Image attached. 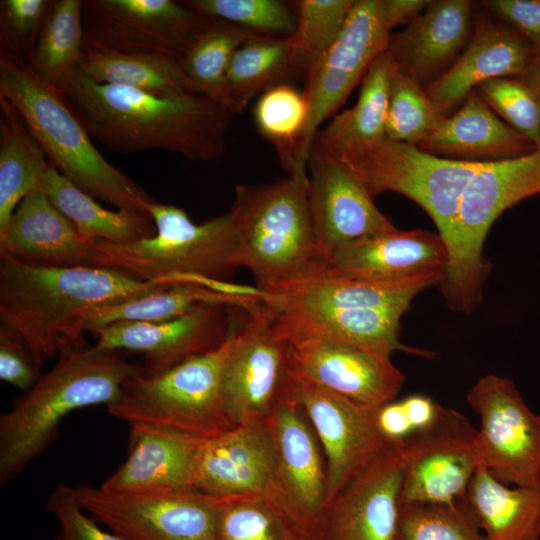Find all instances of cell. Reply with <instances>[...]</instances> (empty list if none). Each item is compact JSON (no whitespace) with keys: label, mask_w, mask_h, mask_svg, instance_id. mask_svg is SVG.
<instances>
[{"label":"cell","mask_w":540,"mask_h":540,"mask_svg":"<svg viewBox=\"0 0 540 540\" xmlns=\"http://www.w3.org/2000/svg\"><path fill=\"white\" fill-rule=\"evenodd\" d=\"M111 268L38 267L0 256V321L27 343L40 370L71 348H85V319L96 308L170 286Z\"/></svg>","instance_id":"1"},{"label":"cell","mask_w":540,"mask_h":540,"mask_svg":"<svg viewBox=\"0 0 540 540\" xmlns=\"http://www.w3.org/2000/svg\"><path fill=\"white\" fill-rule=\"evenodd\" d=\"M92 139L110 150H161L213 160L226 149L232 111L200 94L159 96L101 84L79 72L67 95Z\"/></svg>","instance_id":"2"},{"label":"cell","mask_w":540,"mask_h":540,"mask_svg":"<svg viewBox=\"0 0 540 540\" xmlns=\"http://www.w3.org/2000/svg\"><path fill=\"white\" fill-rule=\"evenodd\" d=\"M117 352L93 346L66 349L13 401L0 418L1 485L14 480L47 450L69 414L93 405L107 407L118 399L127 380L144 373L142 365Z\"/></svg>","instance_id":"3"},{"label":"cell","mask_w":540,"mask_h":540,"mask_svg":"<svg viewBox=\"0 0 540 540\" xmlns=\"http://www.w3.org/2000/svg\"><path fill=\"white\" fill-rule=\"evenodd\" d=\"M0 97L15 107L60 174L96 200L150 217L146 206L155 199L102 156L68 97L40 79L25 61L3 51Z\"/></svg>","instance_id":"4"},{"label":"cell","mask_w":540,"mask_h":540,"mask_svg":"<svg viewBox=\"0 0 540 540\" xmlns=\"http://www.w3.org/2000/svg\"><path fill=\"white\" fill-rule=\"evenodd\" d=\"M147 212L156 233L127 243L97 241L89 245L90 266L126 272L157 283H185L191 279L230 282L243 267L237 218L225 213L194 223L175 205L154 200Z\"/></svg>","instance_id":"5"},{"label":"cell","mask_w":540,"mask_h":540,"mask_svg":"<svg viewBox=\"0 0 540 540\" xmlns=\"http://www.w3.org/2000/svg\"><path fill=\"white\" fill-rule=\"evenodd\" d=\"M231 207L243 267L252 273L258 290L325 268L312 225L308 179L288 175L269 183L240 184Z\"/></svg>","instance_id":"6"},{"label":"cell","mask_w":540,"mask_h":540,"mask_svg":"<svg viewBox=\"0 0 540 540\" xmlns=\"http://www.w3.org/2000/svg\"><path fill=\"white\" fill-rule=\"evenodd\" d=\"M539 192L538 150L483 162L470 178L459 201L448 261L438 284L451 308L470 313L477 307L490 269L482 250L491 225L506 209Z\"/></svg>","instance_id":"7"},{"label":"cell","mask_w":540,"mask_h":540,"mask_svg":"<svg viewBox=\"0 0 540 540\" xmlns=\"http://www.w3.org/2000/svg\"><path fill=\"white\" fill-rule=\"evenodd\" d=\"M234 327L228 338L210 352L162 373H141L127 380L118 399L107 406L108 412L128 424L160 425L201 439L234 427L222 394V371Z\"/></svg>","instance_id":"8"},{"label":"cell","mask_w":540,"mask_h":540,"mask_svg":"<svg viewBox=\"0 0 540 540\" xmlns=\"http://www.w3.org/2000/svg\"><path fill=\"white\" fill-rule=\"evenodd\" d=\"M339 160L352 170L373 198L393 191L420 205L434 221L447 251L453 240L462 192L483 163L439 157L387 137Z\"/></svg>","instance_id":"9"},{"label":"cell","mask_w":540,"mask_h":540,"mask_svg":"<svg viewBox=\"0 0 540 540\" xmlns=\"http://www.w3.org/2000/svg\"><path fill=\"white\" fill-rule=\"evenodd\" d=\"M73 492L89 516L126 540H219L224 497L196 489L118 493L88 485Z\"/></svg>","instance_id":"10"},{"label":"cell","mask_w":540,"mask_h":540,"mask_svg":"<svg viewBox=\"0 0 540 540\" xmlns=\"http://www.w3.org/2000/svg\"><path fill=\"white\" fill-rule=\"evenodd\" d=\"M381 0H356L333 44L313 63L303 93L308 120L296 152L292 176L307 178V164L315 136L324 120L345 102L375 59L390 43Z\"/></svg>","instance_id":"11"},{"label":"cell","mask_w":540,"mask_h":540,"mask_svg":"<svg viewBox=\"0 0 540 540\" xmlns=\"http://www.w3.org/2000/svg\"><path fill=\"white\" fill-rule=\"evenodd\" d=\"M480 417L477 442L482 465L499 481L537 486L540 479V414L506 377H481L467 394Z\"/></svg>","instance_id":"12"},{"label":"cell","mask_w":540,"mask_h":540,"mask_svg":"<svg viewBox=\"0 0 540 540\" xmlns=\"http://www.w3.org/2000/svg\"><path fill=\"white\" fill-rule=\"evenodd\" d=\"M85 47L181 61L209 18L174 0H84Z\"/></svg>","instance_id":"13"},{"label":"cell","mask_w":540,"mask_h":540,"mask_svg":"<svg viewBox=\"0 0 540 540\" xmlns=\"http://www.w3.org/2000/svg\"><path fill=\"white\" fill-rule=\"evenodd\" d=\"M279 394L297 404L326 456L327 504L387 441L376 425V409L292 375L286 369ZM327 506V505H326Z\"/></svg>","instance_id":"14"},{"label":"cell","mask_w":540,"mask_h":540,"mask_svg":"<svg viewBox=\"0 0 540 540\" xmlns=\"http://www.w3.org/2000/svg\"><path fill=\"white\" fill-rule=\"evenodd\" d=\"M288 341L261 302L237 321L222 371L226 412L236 426L265 420L279 395L286 371Z\"/></svg>","instance_id":"15"},{"label":"cell","mask_w":540,"mask_h":540,"mask_svg":"<svg viewBox=\"0 0 540 540\" xmlns=\"http://www.w3.org/2000/svg\"><path fill=\"white\" fill-rule=\"evenodd\" d=\"M405 461L399 503L465 498L483 466L477 429L459 411L440 406L435 420L403 441Z\"/></svg>","instance_id":"16"},{"label":"cell","mask_w":540,"mask_h":540,"mask_svg":"<svg viewBox=\"0 0 540 540\" xmlns=\"http://www.w3.org/2000/svg\"><path fill=\"white\" fill-rule=\"evenodd\" d=\"M240 308L225 302H201L167 321L119 322L89 333L96 339V350L139 354L144 374L156 375L219 347L238 321Z\"/></svg>","instance_id":"17"},{"label":"cell","mask_w":540,"mask_h":540,"mask_svg":"<svg viewBox=\"0 0 540 540\" xmlns=\"http://www.w3.org/2000/svg\"><path fill=\"white\" fill-rule=\"evenodd\" d=\"M404 468L403 441L388 443L344 484L308 535L395 540Z\"/></svg>","instance_id":"18"},{"label":"cell","mask_w":540,"mask_h":540,"mask_svg":"<svg viewBox=\"0 0 540 540\" xmlns=\"http://www.w3.org/2000/svg\"><path fill=\"white\" fill-rule=\"evenodd\" d=\"M193 487L218 497H264L292 522L267 419L239 424L205 439L196 457Z\"/></svg>","instance_id":"19"},{"label":"cell","mask_w":540,"mask_h":540,"mask_svg":"<svg viewBox=\"0 0 540 540\" xmlns=\"http://www.w3.org/2000/svg\"><path fill=\"white\" fill-rule=\"evenodd\" d=\"M307 168L309 209L325 267L341 248L396 228L352 170L315 142Z\"/></svg>","instance_id":"20"},{"label":"cell","mask_w":540,"mask_h":540,"mask_svg":"<svg viewBox=\"0 0 540 540\" xmlns=\"http://www.w3.org/2000/svg\"><path fill=\"white\" fill-rule=\"evenodd\" d=\"M285 338L289 373L361 404L393 401L405 382L390 356L315 337Z\"/></svg>","instance_id":"21"},{"label":"cell","mask_w":540,"mask_h":540,"mask_svg":"<svg viewBox=\"0 0 540 540\" xmlns=\"http://www.w3.org/2000/svg\"><path fill=\"white\" fill-rule=\"evenodd\" d=\"M443 276L376 280L323 269L312 275L260 291L261 302L274 312L399 309L406 311L423 289Z\"/></svg>","instance_id":"22"},{"label":"cell","mask_w":540,"mask_h":540,"mask_svg":"<svg viewBox=\"0 0 540 540\" xmlns=\"http://www.w3.org/2000/svg\"><path fill=\"white\" fill-rule=\"evenodd\" d=\"M290 517L310 534L327 505L326 466L303 410L278 395L267 417Z\"/></svg>","instance_id":"23"},{"label":"cell","mask_w":540,"mask_h":540,"mask_svg":"<svg viewBox=\"0 0 540 540\" xmlns=\"http://www.w3.org/2000/svg\"><path fill=\"white\" fill-rule=\"evenodd\" d=\"M204 440L160 425L130 423L128 456L100 487L118 493L194 489Z\"/></svg>","instance_id":"24"},{"label":"cell","mask_w":540,"mask_h":540,"mask_svg":"<svg viewBox=\"0 0 540 540\" xmlns=\"http://www.w3.org/2000/svg\"><path fill=\"white\" fill-rule=\"evenodd\" d=\"M535 57L531 44L512 27L482 23L464 53L432 81L426 94L445 116L475 86L496 78H522Z\"/></svg>","instance_id":"25"},{"label":"cell","mask_w":540,"mask_h":540,"mask_svg":"<svg viewBox=\"0 0 540 540\" xmlns=\"http://www.w3.org/2000/svg\"><path fill=\"white\" fill-rule=\"evenodd\" d=\"M447 248L428 230H393L372 235L338 250L324 269L376 280L444 275Z\"/></svg>","instance_id":"26"},{"label":"cell","mask_w":540,"mask_h":540,"mask_svg":"<svg viewBox=\"0 0 540 540\" xmlns=\"http://www.w3.org/2000/svg\"><path fill=\"white\" fill-rule=\"evenodd\" d=\"M89 244L39 189L28 194L0 230V256L38 267L90 266Z\"/></svg>","instance_id":"27"},{"label":"cell","mask_w":540,"mask_h":540,"mask_svg":"<svg viewBox=\"0 0 540 540\" xmlns=\"http://www.w3.org/2000/svg\"><path fill=\"white\" fill-rule=\"evenodd\" d=\"M470 16L467 0L430 1L407 29L390 38L387 51L397 67L420 85L442 74L462 48L468 37Z\"/></svg>","instance_id":"28"},{"label":"cell","mask_w":540,"mask_h":540,"mask_svg":"<svg viewBox=\"0 0 540 540\" xmlns=\"http://www.w3.org/2000/svg\"><path fill=\"white\" fill-rule=\"evenodd\" d=\"M418 147L434 155L475 162L516 158L537 150L531 141L500 120L474 92L453 116H444Z\"/></svg>","instance_id":"29"},{"label":"cell","mask_w":540,"mask_h":540,"mask_svg":"<svg viewBox=\"0 0 540 540\" xmlns=\"http://www.w3.org/2000/svg\"><path fill=\"white\" fill-rule=\"evenodd\" d=\"M269 311L285 337H315L357 346L390 357L395 351L431 356V352L406 346L399 341L400 319L405 312L403 310Z\"/></svg>","instance_id":"30"},{"label":"cell","mask_w":540,"mask_h":540,"mask_svg":"<svg viewBox=\"0 0 540 540\" xmlns=\"http://www.w3.org/2000/svg\"><path fill=\"white\" fill-rule=\"evenodd\" d=\"M391 57L378 56L363 77L354 106L333 117L314 142L338 159L366 150L386 138Z\"/></svg>","instance_id":"31"},{"label":"cell","mask_w":540,"mask_h":540,"mask_svg":"<svg viewBox=\"0 0 540 540\" xmlns=\"http://www.w3.org/2000/svg\"><path fill=\"white\" fill-rule=\"evenodd\" d=\"M466 499L486 540H540L539 485L509 487L481 466Z\"/></svg>","instance_id":"32"},{"label":"cell","mask_w":540,"mask_h":540,"mask_svg":"<svg viewBox=\"0 0 540 540\" xmlns=\"http://www.w3.org/2000/svg\"><path fill=\"white\" fill-rule=\"evenodd\" d=\"M40 189L89 245L97 241L127 243L156 233L150 217L104 208L51 165Z\"/></svg>","instance_id":"33"},{"label":"cell","mask_w":540,"mask_h":540,"mask_svg":"<svg viewBox=\"0 0 540 540\" xmlns=\"http://www.w3.org/2000/svg\"><path fill=\"white\" fill-rule=\"evenodd\" d=\"M308 73L288 38L259 36L244 42L227 71V91L234 114L271 87L293 84Z\"/></svg>","instance_id":"34"},{"label":"cell","mask_w":540,"mask_h":540,"mask_svg":"<svg viewBox=\"0 0 540 540\" xmlns=\"http://www.w3.org/2000/svg\"><path fill=\"white\" fill-rule=\"evenodd\" d=\"M80 72L101 84L159 96L199 94L180 61L163 55L85 47Z\"/></svg>","instance_id":"35"},{"label":"cell","mask_w":540,"mask_h":540,"mask_svg":"<svg viewBox=\"0 0 540 540\" xmlns=\"http://www.w3.org/2000/svg\"><path fill=\"white\" fill-rule=\"evenodd\" d=\"M50 163L15 107L0 97V230L18 204L39 190Z\"/></svg>","instance_id":"36"},{"label":"cell","mask_w":540,"mask_h":540,"mask_svg":"<svg viewBox=\"0 0 540 540\" xmlns=\"http://www.w3.org/2000/svg\"><path fill=\"white\" fill-rule=\"evenodd\" d=\"M83 0H53L26 63L44 82L66 96L84 56Z\"/></svg>","instance_id":"37"},{"label":"cell","mask_w":540,"mask_h":540,"mask_svg":"<svg viewBox=\"0 0 540 540\" xmlns=\"http://www.w3.org/2000/svg\"><path fill=\"white\" fill-rule=\"evenodd\" d=\"M259 36L263 35L223 20L209 18L204 29L185 52L180 61L181 66L200 95L232 111L226 82L230 61L244 42Z\"/></svg>","instance_id":"38"},{"label":"cell","mask_w":540,"mask_h":540,"mask_svg":"<svg viewBox=\"0 0 540 540\" xmlns=\"http://www.w3.org/2000/svg\"><path fill=\"white\" fill-rule=\"evenodd\" d=\"M241 296L217 292L194 283H175L150 293L91 311L85 330L119 322H163L181 316L201 302L239 304Z\"/></svg>","instance_id":"39"},{"label":"cell","mask_w":540,"mask_h":540,"mask_svg":"<svg viewBox=\"0 0 540 540\" xmlns=\"http://www.w3.org/2000/svg\"><path fill=\"white\" fill-rule=\"evenodd\" d=\"M303 91L281 84L263 92L256 101L253 118L259 133L275 148L288 175L295 170L296 152L308 120Z\"/></svg>","instance_id":"40"},{"label":"cell","mask_w":540,"mask_h":540,"mask_svg":"<svg viewBox=\"0 0 540 540\" xmlns=\"http://www.w3.org/2000/svg\"><path fill=\"white\" fill-rule=\"evenodd\" d=\"M395 540H486L465 498L399 503Z\"/></svg>","instance_id":"41"},{"label":"cell","mask_w":540,"mask_h":540,"mask_svg":"<svg viewBox=\"0 0 540 540\" xmlns=\"http://www.w3.org/2000/svg\"><path fill=\"white\" fill-rule=\"evenodd\" d=\"M443 117L420 85L405 75L391 58L386 137L420 146Z\"/></svg>","instance_id":"42"},{"label":"cell","mask_w":540,"mask_h":540,"mask_svg":"<svg viewBox=\"0 0 540 540\" xmlns=\"http://www.w3.org/2000/svg\"><path fill=\"white\" fill-rule=\"evenodd\" d=\"M300 533L287 515L264 497H224L219 540H294Z\"/></svg>","instance_id":"43"},{"label":"cell","mask_w":540,"mask_h":540,"mask_svg":"<svg viewBox=\"0 0 540 540\" xmlns=\"http://www.w3.org/2000/svg\"><path fill=\"white\" fill-rule=\"evenodd\" d=\"M356 0H298L290 2L296 27L287 37L309 71L342 31Z\"/></svg>","instance_id":"44"},{"label":"cell","mask_w":540,"mask_h":540,"mask_svg":"<svg viewBox=\"0 0 540 540\" xmlns=\"http://www.w3.org/2000/svg\"><path fill=\"white\" fill-rule=\"evenodd\" d=\"M208 18L229 22L268 37H289L296 27L290 2L279 0H183Z\"/></svg>","instance_id":"45"},{"label":"cell","mask_w":540,"mask_h":540,"mask_svg":"<svg viewBox=\"0 0 540 540\" xmlns=\"http://www.w3.org/2000/svg\"><path fill=\"white\" fill-rule=\"evenodd\" d=\"M481 96L516 131L540 145L538 95L520 78H496L478 86Z\"/></svg>","instance_id":"46"},{"label":"cell","mask_w":540,"mask_h":540,"mask_svg":"<svg viewBox=\"0 0 540 540\" xmlns=\"http://www.w3.org/2000/svg\"><path fill=\"white\" fill-rule=\"evenodd\" d=\"M52 3L50 0H1L0 51L26 62Z\"/></svg>","instance_id":"47"},{"label":"cell","mask_w":540,"mask_h":540,"mask_svg":"<svg viewBox=\"0 0 540 540\" xmlns=\"http://www.w3.org/2000/svg\"><path fill=\"white\" fill-rule=\"evenodd\" d=\"M46 509L56 518L62 540H126L102 529L79 505L69 485L60 483L52 490Z\"/></svg>","instance_id":"48"},{"label":"cell","mask_w":540,"mask_h":540,"mask_svg":"<svg viewBox=\"0 0 540 540\" xmlns=\"http://www.w3.org/2000/svg\"><path fill=\"white\" fill-rule=\"evenodd\" d=\"M32 353L13 328L0 325V378L23 391L29 390L40 377Z\"/></svg>","instance_id":"49"},{"label":"cell","mask_w":540,"mask_h":540,"mask_svg":"<svg viewBox=\"0 0 540 540\" xmlns=\"http://www.w3.org/2000/svg\"><path fill=\"white\" fill-rule=\"evenodd\" d=\"M486 3L520 33L540 57V0H493Z\"/></svg>","instance_id":"50"},{"label":"cell","mask_w":540,"mask_h":540,"mask_svg":"<svg viewBox=\"0 0 540 540\" xmlns=\"http://www.w3.org/2000/svg\"><path fill=\"white\" fill-rule=\"evenodd\" d=\"M376 425L389 442H400L414 433L401 400H393L376 409Z\"/></svg>","instance_id":"51"},{"label":"cell","mask_w":540,"mask_h":540,"mask_svg":"<svg viewBox=\"0 0 540 540\" xmlns=\"http://www.w3.org/2000/svg\"><path fill=\"white\" fill-rule=\"evenodd\" d=\"M430 3L425 0H381L385 24L389 30L412 22Z\"/></svg>","instance_id":"52"},{"label":"cell","mask_w":540,"mask_h":540,"mask_svg":"<svg viewBox=\"0 0 540 540\" xmlns=\"http://www.w3.org/2000/svg\"><path fill=\"white\" fill-rule=\"evenodd\" d=\"M401 403L414 429V433L431 424L441 406L430 397L422 394L407 396L401 399Z\"/></svg>","instance_id":"53"},{"label":"cell","mask_w":540,"mask_h":540,"mask_svg":"<svg viewBox=\"0 0 540 540\" xmlns=\"http://www.w3.org/2000/svg\"><path fill=\"white\" fill-rule=\"evenodd\" d=\"M520 79L540 96V57H535L526 74Z\"/></svg>","instance_id":"54"},{"label":"cell","mask_w":540,"mask_h":540,"mask_svg":"<svg viewBox=\"0 0 540 540\" xmlns=\"http://www.w3.org/2000/svg\"><path fill=\"white\" fill-rule=\"evenodd\" d=\"M294 540H317L314 537L306 534H298Z\"/></svg>","instance_id":"55"},{"label":"cell","mask_w":540,"mask_h":540,"mask_svg":"<svg viewBox=\"0 0 540 540\" xmlns=\"http://www.w3.org/2000/svg\"><path fill=\"white\" fill-rule=\"evenodd\" d=\"M538 153H539V163H540V145L537 147Z\"/></svg>","instance_id":"56"},{"label":"cell","mask_w":540,"mask_h":540,"mask_svg":"<svg viewBox=\"0 0 540 540\" xmlns=\"http://www.w3.org/2000/svg\"><path fill=\"white\" fill-rule=\"evenodd\" d=\"M54 540H62L60 536H57Z\"/></svg>","instance_id":"57"},{"label":"cell","mask_w":540,"mask_h":540,"mask_svg":"<svg viewBox=\"0 0 540 540\" xmlns=\"http://www.w3.org/2000/svg\"><path fill=\"white\" fill-rule=\"evenodd\" d=\"M538 97H539V104H540V96L538 95Z\"/></svg>","instance_id":"58"},{"label":"cell","mask_w":540,"mask_h":540,"mask_svg":"<svg viewBox=\"0 0 540 540\" xmlns=\"http://www.w3.org/2000/svg\"><path fill=\"white\" fill-rule=\"evenodd\" d=\"M539 486H540V479H539Z\"/></svg>","instance_id":"59"}]
</instances>
